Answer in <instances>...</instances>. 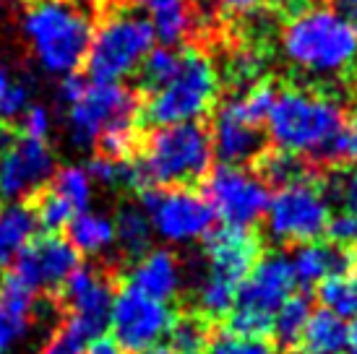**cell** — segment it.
Masks as SVG:
<instances>
[{"label": "cell", "mask_w": 357, "mask_h": 354, "mask_svg": "<svg viewBox=\"0 0 357 354\" xmlns=\"http://www.w3.org/2000/svg\"><path fill=\"white\" fill-rule=\"evenodd\" d=\"M282 52L310 79L334 81L357 66V29L331 6H305L282 29Z\"/></svg>", "instance_id": "cell-1"}, {"label": "cell", "mask_w": 357, "mask_h": 354, "mask_svg": "<svg viewBox=\"0 0 357 354\" xmlns=\"http://www.w3.org/2000/svg\"><path fill=\"white\" fill-rule=\"evenodd\" d=\"M211 162V136L201 123L157 125L141 141L136 157L126 162L123 183L139 193L146 187L190 185L208 175Z\"/></svg>", "instance_id": "cell-2"}, {"label": "cell", "mask_w": 357, "mask_h": 354, "mask_svg": "<svg viewBox=\"0 0 357 354\" xmlns=\"http://www.w3.org/2000/svg\"><path fill=\"white\" fill-rule=\"evenodd\" d=\"M34 58L52 76H68L86 63L94 10L84 0H34L21 19Z\"/></svg>", "instance_id": "cell-3"}, {"label": "cell", "mask_w": 357, "mask_h": 354, "mask_svg": "<svg viewBox=\"0 0 357 354\" xmlns=\"http://www.w3.org/2000/svg\"><path fill=\"white\" fill-rule=\"evenodd\" d=\"M344 118V107L334 97L292 86L277 91L264 125L274 148L298 157H321Z\"/></svg>", "instance_id": "cell-4"}, {"label": "cell", "mask_w": 357, "mask_h": 354, "mask_svg": "<svg viewBox=\"0 0 357 354\" xmlns=\"http://www.w3.org/2000/svg\"><path fill=\"white\" fill-rule=\"evenodd\" d=\"M154 29L149 19L126 0H115L102 8L94 24L86 52V73L91 81L126 79L141 68L144 58L154 49Z\"/></svg>", "instance_id": "cell-5"}, {"label": "cell", "mask_w": 357, "mask_h": 354, "mask_svg": "<svg viewBox=\"0 0 357 354\" xmlns=\"http://www.w3.org/2000/svg\"><path fill=\"white\" fill-rule=\"evenodd\" d=\"M219 73L199 47L180 49V66L172 79L154 88L144 102L141 115L154 125L199 123L217 107Z\"/></svg>", "instance_id": "cell-6"}, {"label": "cell", "mask_w": 357, "mask_h": 354, "mask_svg": "<svg viewBox=\"0 0 357 354\" xmlns=\"http://www.w3.org/2000/svg\"><path fill=\"white\" fill-rule=\"evenodd\" d=\"M295 289V271L289 256L271 253L258 258L245 282L240 284L238 300L229 310V331L264 339L271 334L274 315Z\"/></svg>", "instance_id": "cell-7"}, {"label": "cell", "mask_w": 357, "mask_h": 354, "mask_svg": "<svg viewBox=\"0 0 357 354\" xmlns=\"http://www.w3.org/2000/svg\"><path fill=\"white\" fill-rule=\"evenodd\" d=\"M264 219L268 237L274 243L298 247L305 243H316L321 235H326L331 203L318 183L300 180L274 190Z\"/></svg>", "instance_id": "cell-8"}, {"label": "cell", "mask_w": 357, "mask_h": 354, "mask_svg": "<svg viewBox=\"0 0 357 354\" xmlns=\"http://www.w3.org/2000/svg\"><path fill=\"white\" fill-rule=\"evenodd\" d=\"M141 102L139 91L115 81H91L84 97L68 107V136L73 146H94L105 130L115 125H139Z\"/></svg>", "instance_id": "cell-9"}, {"label": "cell", "mask_w": 357, "mask_h": 354, "mask_svg": "<svg viewBox=\"0 0 357 354\" xmlns=\"http://www.w3.org/2000/svg\"><path fill=\"white\" fill-rule=\"evenodd\" d=\"M214 217L227 226L253 229L268 208V185L256 169L238 164H217L204 177V193Z\"/></svg>", "instance_id": "cell-10"}, {"label": "cell", "mask_w": 357, "mask_h": 354, "mask_svg": "<svg viewBox=\"0 0 357 354\" xmlns=\"http://www.w3.org/2000/svg\"><path fill=\"white\" fill-rule=\"evenodd\" d=\"M141 208L146 211L154 235L175 245L204 240L217 219L206 198L188 185L146 187L141 190Z\"/></svg>", "instance_id": "cell-11"}, {"label": "cell", "mask_w": 357, "mask_h": 354, "mask_svg": "<svg viewBox=\"0 0 357 354\" xmlns=\"http://www.w3.org/2000/svg\"><path fill=\"white\" fill-rule=\"evenodd\" d=\"M175 323L172 307L126 284L112 300L109 328L123 354H144L159 346Z\"/></svg>", "instance_id": "cell-12"}, {"label": "cell", "mask_w": 357, "mask_h": 354, "mask_svg": "<svg viewBox=\"0 0 357 354\" xmlns=\"http://www.w3.org/2000/svg\"><path fill=\"white\" fill-rule=\"evenodd\" d=\"M60 289V305L68 307L63 321L73 325L89 344L102 339L109 328V310L115 300L112 274L91 263H79Z\"/></svg>", "instance_id": "cell-13"}, {"label": "cell", "mask_w": 357, "mask_h": 354, "mask_svg": "<svg viewBox=\"0 0 357 354\" xmlns=\"http://www.w3.org/2000/svg\"><path fill=\"white\" fill-rule=\"evenodd\" d=\"M55 175V154L47 141L21 138L0 157V201H31Z\"/></svg>", "instance_id": "cell-14"}, {"label": "cell", "mask_w": 357, "mask_h": 354, "mask_svg": "<svg viewBox=\"0 0 357 354\" xmlns=\"http://www.w3.org/2000/svg\"><path fill=\"white\" fill-rule=\"evenodd\" d=\"M79 266V250L60 235L34 237L13 261V274L34 292H52L66 284Z\"/></svg>", "instance_id": "cell-15"}, {"label": "cell", "mask_w": 357, "mask_h": 354, "mask_svg": "<svg viewBox=\"0 0 357 354\" xmlns=\"http://www.w3.org/2000/svg\"><path fill=\"white\" fill-rule=\"evenodd\" d=\"M211 146H214V157L222 159V164H238V167H248L256 164L258 157L266 151V133L264 125H258L238 107L235 97L227 99L225 105L214 109V120H211Z\"/></svg>", "instance_id": "cell-16"}, {"label": "cell", "mask_w": 357, "mask_h": 354, "mask_svg": "<svg viewBox=\"0 0 357 354\" xmlns=\"http://www.w3.org/2000/svg\"><path fill=\"white\" fill-rule=\"evenodd\" d=\"M204 258H206V274L227 279L240 286L261 258V240L253 235V229L225 224L204 237Z\"/></svg>", "instance_id": "cell-17"}, {"label": "cell", "mask_w": 357, "mask_h": 354, "mask_svg": "<svg viewBox=\"0 0 357 354\" xmlns=\"http://www.w3.org/2000/svg\"><path fill=\"white\" fill-rule=\"evenodd\" d=\"M40 321L37 292L10 271L0 282V354L10 352L21 339H26L31 325Z\"/></svg>", "instance_id": "cell-18"}, {"label": "cell", "mask_w": 357, "mask_h": 354, "mask_svg": "<svg viewBox=\"0 0 357 354\" xmlns=\"http://www.w3.org/2000/svg\"><path fill=\"white\" fill-rule=\"evenodd\" d=\"M295 282L300 284H321L324 279L342 271H349L357 266V253L347 245H321V243H305L289 256Z\"/></svg>", "instance_id": "cell-19"}, {"label": "cell", "mask_w": 357, "mask_h": 354, "mask_svg": "<svg viewBox=\"0 0 357 354\" xmlns=\"http://www.w3.org/2000/svg\"><path fill=\"white\" fill-rule=\"evenodd\" d=\"M130 286L141 289L144 295L169 302L180 292L183 284V268L172 250H149L146 256H141L130 271Z\"/></svg>", "instance_id": "cell-20"}, {"label": "cell", "mask_w": 357, "mask_h": 354, "mask_svg": "<svg viewBox=\"0 0 357 354\" xmlns=\"http://www.w3.org/2000/svg\"><path fill=\"white\" fill-rule=\"evenodd\" d=\"M146 19L154 37L165 47H178L196 29V8L193 0H144Z\"/></svg>", "instance_id": "cell-21"}, {"label": "cell", "mask_w": 357, "mask_h": 354, "mask_svg": "<svg viewBox=\"0 0 357 354\" xmlns=\"http://www.w3.org/2000/svg\"><path fill=\"white\" fill-rule=\"evenodd\" d=\"M37 217L29 201H13L0 206V268H8L24 247L34 240Z\"/></svg>", "instance_id": "cell-22"}, {"label": "cell", "mask_w": 357, "mask_h": 354, "mask_svg": "<svg viewBox=\"0 0 357 354\" xmlns=\"http://www.w3.org/2000/svg\"><path fill=\"white\" fill-rule=\"evenodd\" d=\"M66 229H68V243L79 250V256L81 253L100 256L115 245V224H112V219L102 217V214H91V211L76 214Z\"/></svg>", "instance_id": "cell-23"}, {"label": "cell", "mask_w": 357, "mask_h": 354, "mask_svg": "<svg viewBox=\"0 0 357 354\" xmlns=\"http://www.w3.org/2000/svg\"><path fill=\"white\" fill-rule=\"evenodd\" d=\"M112 224H115V243L126 256L139 261L141 256L149 253L154 229H151V222L144 208L133 206V203H123Z\"/></svg>", "instance_id": "cell-24"}, {"label": "cell", "mask_w": 357, "mask_h": 354, "mask_svg": "<svg viewBox=\"0 0 357 354\" xmlns=\"http://www.w3.org/2000/svg\"><path fill=\"white\" fill-rule=\"evenodd\" d=\"M347 328L349 323L339 315L328 313V310H313L310 313V321L305 325V334H303V341H305V352L313 354H339L344 352L347 346Z\"/></svg>", "instance_id": "cell-25"}, {"label": "cell", "mask_w": 357, "mask_h": 354, "mask_svg": "<svg viewBox=\"0 0 357 354\" xmlns=\"http://www.w3.org/2000/svg\"><path fill=\"white\" fill-rule=\"evenodd\" d=\"M310 313H313V302L307 295H292L282 302V307L274 315V323H271V334L277 339L279 346L284 349H292L303 341V334H305V325L310 321Z\"/></svg>", "instance_id": "cell-26"}, {"label": "cell", "mask_w": 357, "mask_h": 354, "mask_svg": "<svg viewBox=\"0 0 357 354\" xmlns=\"http://www.w3.org/2000/svg\"><path fill=\"white\" fill-rule=\"evenodd\" d=\"M318 300L324 310L339 318H355L357 315V266L342 274H334L318 284Z\"/></svg>", "instance_id": "cell-27"}, {"label": "cell", "mask_w": 357, "mask_h": 354, "mask_svg": "<svg viewBox=\"0 0 357 354\" xmlns=\"http://www.w3.org/2000/svg\"><path fill=\"white\" fill-rule=\"evenodd\" d=\"M258 175L266 180V185H289V183H300V180H310V167H307L305 157L289 154L282 148L274 151H264L258 157Z\"/></svg>", "instance_id": "cell-28"}, {"label": "cell", "mask_w": 357, "mask_h": 354, "mask_svg": "<svg viewBox=\"0 0 357 354\" xmlns=\"http://www.w3.org/2000/svg\"><path fill=\"white\" fill-rule=\"evenodd\" d=\"M50 190L60 201H66L73 214H84L89 211L91 206V177L86 172V167H79V164H70V167H63L52 175Z\"/></svg>", "instance_id": "cell-29"}, {"label": "cell", "mask_w": 357, "mask_h": 354, "mask_svg": "<svg viewBox=\"0 0 357 354\" xmlns=\"http://www.w3.org/2000/svg\"><path fill=\"white\" fill-rule=\"evenodd\" d=\"M208 323L201 315H183L169 328V354H206L208 346Z\"/></svg>", "instance_id": "cell-30"}, {"label": "cell", "mask_w": 357, "mask_h": 354, "mask_svg": "<svg viewBox=\"0 0 357 354\" xmlns=\"http://www.w3.org/2000/svg\"><path fill=\"white\" fill-rule=\"evenodd\" d=\"M180 66V49L175 47H154L144 58V63H141L139 68V81H141V88L146 91V94H151L154 88H159L165 81L172 79V73L178 70Z\"/></svg>", "instance_id": "cell-31"}, {"label": "cell", "mask_w": 357, "mask_h": 354, "mask_svg": "<svg viewBox=\"0 0 357 354\" xmlns=\"http://www.w3.org/2000/svg\"><path fill=\"white\" fill-rule=\"evenodd\" d=\"M31 208H34V217H37V224L42 229H47L50 235H55L58 229L70 224V219L76 217L73 214V208L66 203V201H60L55 193H52L50 187L47 190H40L37 196L29 201Z\"/></svg>", "instance_id": "cell-32"}, {"label": "cell", "mask_w": 357, "mask_h": 354, "mask_svg": "<svg viewBox=\"0 0 357 354\" xmlns=\"http://www.w3.org/2000/svg\"><path fill=\"white\" fill-rule=\"evenodd\" d=\"M321 159L334 167H357V115L344 118L342 128L328 141Z\"/></svg>", "instance_id": "cell-33"}, {"label": "cell", "mask_w": 357, "mask_h": 354, "mask_svg": "<svg viewBox=\"0 0 357 354\" xmlns=\"http://www.w3.org/2000/svg\"><path fill=\"white\" fill-rule=\"evenodd\" d=\"M321 187L328 203H337L339 211L357 214V167H337Z\"/></svg>", "instance_id": "cell-34"}, {"label": "cell", "mask_w": 357, "mask_h": 354, "mask_svg": "<svg viewBox=\"0 0 357 354\" xmlns=\"http://www.w3.org/2000/svg\"><path fill=\"white\" fill-rule=\"evenodd\" d=\"M206 354H277V349L268 344L266 339L256 336H243L235 331H217L211 334L206 346Z\"/></svg>", "instance_id": "cell-35"}, {"label": "cell", "mask_w": 357, "mask_h": 354, "mask_svg": "<svg viewBox=\"0 0 357 354\" xmlns=\"http://www.w3.org/2000/svg\"><path fill=\"white\" fill-rule=\"evenodd\" d=\"M86 344L89 341L63 321L58 331L50 336V341L40 349V354H86Z\"/></svg>", "instance_id": "cell-36"}, {"label": "cell", "mask_w": 357, "mask_h": 354, "mask_svg": "<svg viewBox=\"0 0 357 354\" xmlns=\"http://www.w3.org/2000/svg\"><path fill=\"white\" fill-rule=\"evenodd\" d=\"M29 97H31V86L26 81L21 84H10L6 88V94L0 97V123H10L24 115V109L29 107Z\"/></svg>", "instance_id": "cell-37"}, {"label": "cell", "mask_w": 357, "mask_h": 354, "mask_svg": "<svg viewBox=\"0 0 357 354\" xmlns=\"http://www.w3.org/2000/svg\"><path fill=\"white\" fill-rule=\"evenodd\" d=\"M86 172H89L91 183H100V185H118L126 180V162H118V159H109L105 154H97L91 157V162L86 164Z\"/></svg>", "instance_id": "cell-38"}, {"label": "cell", "mask_w": 357, "mask_h": 354, "mask_svg": "<svg viewBox=\"0 0 357 354\" xmlns=\"http://www.w3.org/2000/svg\"><path fill=\"white\" fill-rule=\"evenodd\" d=\"M21 133L24 138H34V141H47L50 136V112L42 105H31L24 109L21 115Z\"/></svg>", "instance_id": "cell-39"}, {"label": "cell", "mask_w": 357, "mask_h": 354, "mask_svg": "<svg viewBox=\"0 0 357 354\" xmlns=\"http://www.w3.org/2000/svg\"><path fill=\"white\" fill-rule=\"evenodd\" d=\"M326 235L331 237L334 245H352L357 243V214H347V211H339L337 217L328 219Z\"/></svg>", "instance_id": "cell-40"}, {"label": "cell", "mask_w": 357, "mask_h": 354, "mask_svg": "<svg viewBox=\"0 0 357 354\" xmlns=\"http://www.w3.org/2000/svg\"><path fill=\"white\" fill-rule=\"evenodd\" d=\"M86 86H89V81L84 79V76H79V73L63 76V81H60V86H58V102H63V105L70 107L73 102H79V99L84 97Z\"/></svg>", "instance_id": "cell-41"}, {"label": "cell", "mask_w": 357, "mask_h": 354, "mask_svg": "<svg viewBox=\"0 0 357 354\" xmlns=\"http://www.w3.org/2000/svg\"><path fill=\"white\" fill-rule=\"evenodd\" d=\"M219 3L229 16H250L258 8H264L268 0H219Z\"/></svg>", "instance_id": "cell-42"}, {"label": "cell", "mask_w": 357, "mask_h": 354, "mask_svg": "<svg viewBox=\"0 0 357 354\" xmlns=\"http://www.w3.org/2000/svg\"><path fill=\"white\" fill-rule=\"evenodd\" d=\"M86 354H123V352L118 349L115 341H109V339H97V341H91Z\"/></svg>", "instance_id": "cell-43"}, {"label": "cell", "mask_w": 357, "mask_h": 354, "mask_svg": "<svg viewBox=\"0 0 357 354\" xmlns=\"http://www.w3.org/2000/svg\"><path fill=\"white\" fill-rule=\"evenodd\" d=\"M13 144H16V133H13V128H10L8 123H0V157H3Z\"/></svg>", "instance_id": "cell-44"}, {"label": "cell", "mask_w": 357, "mask_h": 354, "mask_svg": "<svg viewBox=\"0 0 357 354\" xmlns=\"http://www.w3.org/2000/svg\"><path fill=\"white\" fill-rule=\"evenodd\" d=\"M331 8H337L339 13H344L349 21L357 19V0H328Z\"/></svg>", "instance_id": "cell-45"}, {"label": "cell", "mask_w": 357, "mask_h": 354, "mask_svg": "<svg viewBox=\"0 0 357 354\" xmlns=\"http://www.w3.org/2000/svg\"><path fill=\"white\" fill-rule=\"evenodd\" d=\"M347 354H357V315L352 318V323L347 328V346H344Z\"/></svg>", "instance_id": "cell-46"}, {"label": "cell", "mask_w": 357, "mask_h": 354, "mask_svg": "<svg viewBox=\"0 0 357 354\" xmlns=\"http://www.w3.org/2000/svg\"><path fill=\"white\" fill-rule=\"evenodd\" d=\"M10 86V76H8V70L0 66V97L6 94V88Z\"/></svg>", "instance_id": "cell-47"}, {"label": "cell", "mask_w": 357, "mask_h": 354, "mask_svg": "<svg viewBox=\"0 0 357 354\" xmlns=\"http://www.w3.org/2000/svg\"><path fill=\"white\" fill-rule=\"evenodd\" d=\"M144 354H169V349L165 344H159V346H154V349H149V352H144Z\"/></svg>", "instance_id": "cell-48"}, {"label": "cell", "mask_w": 357, "mask_h": 354, "mask_svg": "<svg viewBox=\"0 0 357 354\" xmlns=\"http://www.w3.org/2000/svg\"><path fill=\"white\" fill-rule=\"evenodd\" d=\"M268 3H292V0H268Z\"/></svg>", "instance_id": "cell-49"}, {"label": "cell", "mask_w": 357, "mask_h": 354, "mask_svg": "<svg viewBox=\"0 0 357 354\" xmlns=\"http://www.w3.org/2000/svg\"><path fill=\"white\" fill-rule=\"evenodd\" d=\"M100 3H115V0H100Z\"/></svg>", "instance_id": "cell-50"}, {"label": "cell", "mask_w": 357, "mask_h": 354, "mask_svg": "<svg viewBox=\"0 0 357 354\" xmlns=\"http://www.w3.org/2000/svg\"><path fill=\"white\" fill-rule=\"evenodd\" d=\"M196 3H208V0H196Z\"/></svg>", "instance_id": "cell-51"}, {"label": "cell", "mask_w": 357, "mask_h": 354, "mask_svg": "<svg viewBox=\"0 0 357 354\" xmlns=\"http://www.w3.org/2000/svg\"><path fill=\"white\" fill-rule=\"evenodd\" d=\"M298 354H313V352H298Z\"/></svg>", "instance_id": "cell-52"}, {"label": "cell", "mask_w": 357, "mask_h": 354, "mask_svg": "<svg viewBox=\"0 0 357 354\" xmlns=\"http://www.w3.org/2000/svg\"><path fill=\"white\" fill-rule=\"evenodd\" d=\"M24 3H34V0H24Z\"/></svg>", "instance_id": "cell-53"}]
</instances>
